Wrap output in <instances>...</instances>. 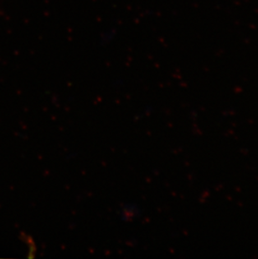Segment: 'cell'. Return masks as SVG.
Masks as SVG:
<instances>
[]
</instances>
